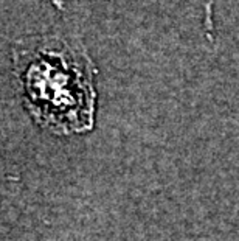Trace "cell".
<instances>
[{"instance_id": "cell-1", "label": "cell", "mask_w": 239, "mask_h": 241, "mask_svg": "<svg viewBox=\"0 0 239 241\" xmlns=\"http://www.w3.org/2000/svg\"><path fill=\"white\" fill-rule=\"evenodd\" d=\"M13 75L23 107L58 135L84 134L95 125V64L78 38L38 34L13 47Z\"/></svg>"}]
</instances>
